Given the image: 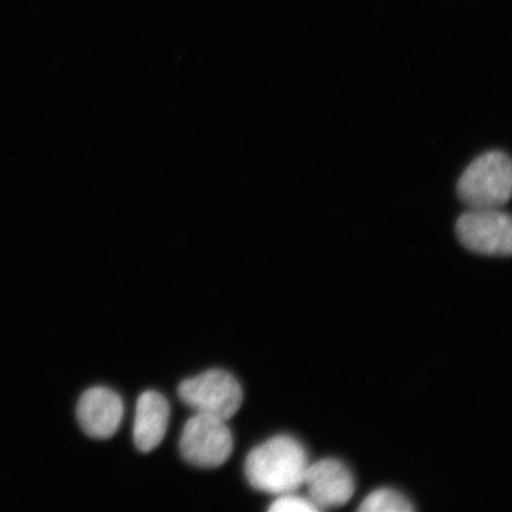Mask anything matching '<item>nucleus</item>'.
<instances>
[{
    "label": "nucleus",
    "instance_id": "obj_1",
    "mask_svg": "<svg viewBox=\"0 0 512 512\" xmlns=\"http://www.w3.org/2000/svg\"><path fill=\"white\" fill-rule=\"evenodd\" d=\"M309 457L302 444L290 435H278L249 452L245 473L255 490L283 495L304 485Z\"/></svg>",
    "mask_w": 512,
    "mask_h": 512
},
{
    "label": "nucleus",
    "instance_id": "obj_9",
    "mask_svg": "<svg viewBox=\"0 0 512 512\" xmlns=\"http://www.w3.org/2000/svg\"><path fill=\"white\" fill-rule=\"evenodd\" d=\"M362 512H412L413 505L400 492L379 489L371 492L358 507Z\"/></svg>",
    "mask_w": 512,
    "mask_h": 512
},
{
    "label": "nucleus",
    "instance_id": "obj_8",
    "mask_svg": "<svg viewBox=\"0 0 512 512\" xmlns=\"http://www.w3.org/2000/svg\"><path fill=\"white\" fill-rule=\"evenodd\" d=\"M170 420V406L162 394L149 390L139 396L133 439L139 451L151 452L162 443Z\"/></svg>",
    "mask_w": 512,
    "mask_h": 512
},
{
    "label": "nucleus",
    "instance_id": "obj_5",
    "mask_svg": "<svg viewBox=\"0 0 512 512\" xmlns=\"http://www.w3.org/2000/svg\"><path fill=\"white\" fill-rule=\"evenodd\" d=\"M456 233L469 251L490 256H510L511 217L499 209H470L459 217Z\"/></svg>",
    "mask_w": 512,
    "mask_h": 512
},
{
    "label": "nucleus",
    "instance_id": "obj_10",
    "mask_svg": "<svg viewBox=\"0 0 512 512\" xmlns=\"http://www.w3.org/2000/svg\"><path fill=\"white\" fill-rule=\"evenodd\" d=\"M272 512H317L319 509L310 498L290 494L280 495L270 507Z\"/></svg>",
    "mask_w": 512,
    "mask_h": 512
},
{
    "label": "nucleus",
    "instance_id": "obj_6",
    "mask_svg": "<svg viewBox=\"0 0 512 512\" xmlns=\"http://www.w3.org/2000/svg\"><path fill=\"white\" fill-rule=\"evenodd\" d=\"M304 485L319 510L342 507L355 492V480L348 467L330 458L309 464Z\"/></svg>",
    "mask_w": 512,
    "mask_h": 512
},
{
    "label": "nucleus",
    "instance_id": "obj_2",
    "mask_svg": "<svg viewBox=\"0 0 512 512\" xmlns=\"http://www.w3.org/2000/svg\"><path fill=\"white\" fill-rule=\"evenodd\" d=\"M511 184L510 157L502 151H489L467 166L457 192L469 209H499L510 200Z\"/></svg>",
    "mask_w": 512,
    "mask_h": 512
},
{
    "label": "nucleus",
    "instance_id": "obj_7",
    "mask_svg": "<svg viewBox=\"0 0 512 512\" xmlns=\"http://www.w3.org/2000/svg\"><path fill=\"white\" fill-rule=\"evenodd\" d=\"M76 414L82 430L89 437L108 439L119 430L124 403L112 389L94 387L81 395Z\"/></svg>",
    "mask_w": 512,
    "mask_h": 512
},
{
    "label": "nucleus",
    "instance_id": "obj_4",
    "mask_svg": "<svg viewBox=\"0 0 512 512\" xmlns=\"http://www.w3.org/2000/svg\"><path fill=\"white\" fill-rule=\"evenodd\" d=\"M233 447V434L226 421L200 413L187 421L179 443L183 458L203 469H215L226 463Z\"/></svg>",
    "mask_w": 512,
    "mask_h": 512
},
{
    "label": "nucleus",
    "instance_id": "obj_3",
    "mask_svg": "<svg viewBox=\"0 0 512 512\" xmlns=\"http://www.w3.org/2000/svg\"><path fill=\"white\" fill-rule=\"evenodd\" d=\"M178 396L196 413L226 422L239 412L243 401L239 381L222 369L208 370L183 381L179 384Z\"/></svg>",
    "mask_w": 512,
    "mask_h": 512
}]
</instances>
